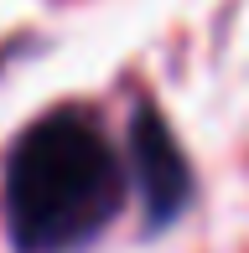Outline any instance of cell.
Returning <instances> with one entry per match:
<instances>
[{
	"label": "cell",
	"instance_id": "cell-1",
	"mask_svg": "<svg viewBox=\"0 0 249 253\" xmlns=\"http://www.w3.org/2000/svg\"><path fill=\"white\" fill-rule=\"evenodd\" d=\"M124 176L88 109H52L5 160V217L21 253L83 248L120 212Z\"/></svg>",
	"mask_w": 249,
	"mask_h": 253
},
{
	"label": "cell",
	"instance_id": "cell-2",
	"mask_svg": "<svg viewBox=\"0 0 249 253\" xmlns=\"http://www.w3.org/2000/svg\"><path fill=\"white\" fill-rule=\"evenodd\" d=\"M130 170H135V181H140V197L151 207V217L166 222V217L187 202L192 176L182 166V150H177L172 129H166L151 109H145L140 119H135V129H130Z\"/></svg>",
	"mask_w": 249,
	"mask_h": 253
}]
</instances>
